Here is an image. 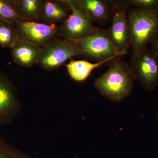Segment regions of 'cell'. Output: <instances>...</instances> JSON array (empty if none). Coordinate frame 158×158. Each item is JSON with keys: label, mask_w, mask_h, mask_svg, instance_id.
<instances>
[{"label": "cell", "mask_w": 158, "mask_h": 158, "mask_svg": "<svg viewBox=\"0 0 158 158\" xmlns=\"http://www.w3.org/2000/svg\"><path fill=\"white\" fill-rule=\"evenodd\" d=\"M136 80L131 66L116 60L94 81V88L111 101L120 102L131 95Z\"/></svg>", "instance_id": "obj_1"}, {"label": "cell", "mask_w": 158, "mask_h": 158, "mask_svg": "<svg viewBox=\"0 0 158 158\" xmlns=\"http://www.w3.org/2000/svg\"><path fill=\"white\" fill-rule=\"evenodd\" d=\"M133 53L147 48L158 34V9L144 10L132 8L128 10Z\"/></svg>", "instance_id": "obj_2"}, {"label": "cell", "mask_w": 158, "mask_h": 158, "mask_svg": "<svg viewBox=\"0 0 158 158\" xmlns=\"http://www.w3.org/2000/svg\"><path fill=\"white\" fill-rule=\"evenodd\" d=\"M73 43L79 56L95 62L110 61L126 55L116 48L105 29L97 28L90 36Z\"/></svg>", "instance_id": "obj_3"}, {"label": "cell", "mask_w": 158, "mask_h": 158, "mask_svg": "<svg viewBox=\"0 0 158 158\" xmlns=\"http://www.w3.org/2000/svg\"><path fill=\"white\" fill-rule=\"evenodd\" d=\"M70 14L59 28L61 37L71 42L78 41L90 36L97 28L93 21L81 11L78 1H63Z\"/></svg>", "instance_id": "obj_4"}, {"label": "cell", "mask_w": 158, "mask_h": 158, "mask_svg": "<svg viewBox=\"0 0 158 158\" xmlns=\"http://www.w3.org/2000/svg\"><path fill=\"white\" fill-rule=\"evenodd\" d=\"M131 68L135 77L148 91L158 85V57L151 49L133 53Z\"/></svg>", "instance_id": "obj_5"}, {"label": "cell", "mask_w": 158, "mask_h": 158, "mask_svg": "<svg viewBox=\"0 0 158 158\" xmlns=\"http://www.w3.org/2000/svg\"><path fill=\"white\" fill-rule=\"evenodd\" d=\"M113 12L112 23L107 30L108 36L119 52L127 54L131 47V34L127 11L130 7L126 1H112Z\"/></svg>", "instance_id": "obj_6"}, {"label": "cell", "mask_w": 158, "mask_h": 158, "mask_svg": "<svg viewBox=\"0 0 158 158\" xmlns=\"http://www.w3.org/2000/svg\"><path fill=\"white\" fill-rule=\"evenodd\" d=\"M77 56L78 52L73 42L57 37L42 48L38 64L45 70H53Z\"/></svg>", "instance_id": "obj_7"}, {"label": "cell", "mask_w": 158, "mask_h": 158, "mask_svg": "<svg viewBox=\"0 0 158 158\" xmlns=\"http://www.w3.org/2000/svg\"><path fill=\"white\" fill-rule=\"evenodd\" d=\"M15 26L19 39L43 48L59 35L56 25L23 20Z\"/></svg>", "instance_id": "obj_8"}, {"label": "cell", "mask_w": 158, "mask_h": 158, "mask_svg": "<svg viewBox=\"0 0 158 158\" xmlns=\"http://www.w3.org/2000/svg\"><path fill=\"white\" fill-rule=\"evenodd\" d=\"M19 109L14 85L4 73L0 72V126L12 121Z\"/></svg>", "instance_id": "obj_9"}, {"label": "cell", "mask_w": 158, "mask_h": 158, "mask_svg": "<svg viewBox=\"0 0 158 158\" xmlns=\"http://www.w3.org/2000/svg\"><path fill=\"white\" fill-rule=\"evenodd\" d=\"M78 3L81 11L93 22L105 24L112 19L113 12L112 1L81 0L78 1Z\"/></svg>", "instance_id": "obj_10"}, {"label": "cell", "mask_w": 158, "mask_h": 158, "mask_svg": "<svg viewBox=\"0 0 158 158\" xmlns=\"http://www.w3.org/2000/svg\"><path fill=\"white\" fill-rule=\"evenodd\" d=\"M11 49L14 62L21 66L31 67L38 63L42 48L18 38Z\"/></svg>", "instance_id": "obj_11"}, {"label": "cell", "mask_w": 158, "mask_h": 158, "mask_svg": "<svg viewBox=\"0 0 158 158\" xmlns=\"http://www.w3.org/2000/svg\"><path fill=\"white\" fill-rule=\"evenodd\" d=\"M68 9L63 1H43L40 21L48 25L63 22L69 15Z\"/></svg>", "instance_id": "obj_12"}, {"label": "cell", "mask_w": 158, "mask_h": 158, "mask_svg": "<svg viewBox=\"0 0 158 158\" xmlns=\"http://www.w3.org/2000/svg\"><path fill=\"white\" fill-rule=\"evenodd\" d=\"M15 10L23 19L38 22L41 19L43 2L40 0L9 1Z\"/></svg>", "instance_id": "obj_13"}, {"label": "cell", "mask_w": 158, "mask_h": 158, "mask_svg": "<svg viewBox=\"0 0 158 158\" xmlns=\"http://www.w3.org/2000/svg\"><path fill=\"white\" fill-rule=\"evenodd\" d=\"M108 62H91L85 60H71L65 66L69 76L73 80L76 81L82 82L87 80L94 69Z\"/></svg>", "instance_id": "obj_14"}, {"label": "cell", "mask_w": 158, "mask_h": 158, "mask_svg": "<svg viewBox=\"0 0 158 158\" xmlns=\"http://www.w3.org/2000/svg\"><path fill=\"white\" fill-rule=\"evenodd\" d=\"M18 38L15 26L5 22L0 21V47L11 48Z\"/></svg>", "instance_id": "obj_15"}, {"label": "cell", "mask_w": 158, "mask_h": 158, "mask_svg": "<svg viewBox=\"0 0 158 158\" xmlns=\"http://www.w3.org/2000/svg\"><path fill=\"white\" fill-rule=\"evenodd\" d=\"M23 20H24L19 15L9 1L0 0V21L15 26Z\"/></svg>", "instance_id": "obj_16"}, {"label": "cell", "mask_w": 158, "mask_h": 158, "mask_svg": "<svg viewBox=\"0 0 158 158\" xmlns=\"http://www.w3.org/2000/svg\"><path fill=\"white\" fill-rule=\"evenodd\" d=\"M126 2L129 7L144 10L158 9V0H129Z\"/></svg>", "instance_id": "obj_17"}, {"label": "cell", "mask_w": 158, "mask_h": 158, "mask_svg": "<svg viewBox=\"0 0 158 158\" xmlns=\"http://www.w3.org/2000/svg\"><path fill=\"white\" fill-rule=\"evenodd\" d=\"M150 44L151 46V49L158 57V34L154 37L153 39L151 41Z\"/></svg>", "instance_id": "obj_18"}, {"label": "cell", "mask_w": 158, "mask_h": 158, "mask_svg": "<svg viewBox=\"0 0 158 158\" xmlns=\"http://www.w3.org/2000/svg\"><path fill=\"white\" fill-rule=\"evenodd\" d=\"M0 158H9L5 143L0 139Z\"/></svg>", "instance_id": "obj_19"}, {"label": "cell", "mask_w": 158, "mask_h": 158, "mask_svg": "<svg viewBox=\"0 0 158 158\" xmlns=\"http://www.w3.org/2000/svg\"><path fill=\"white\" fill-rule=\"evenodd\" d=\"M157 120L158 123V114L157 115Z\"/></svg>", "instance_id": "obj_20"}]
</instances>
